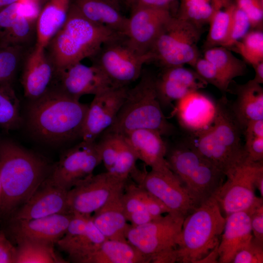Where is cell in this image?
Segmentation results:
<instances>
[{
  "label": "cell",
  "instance_id": "cell-17",
  "mask_svg": "<svg viewBox=\"0 0 263 263\" xmlns=\"http://www.w3.org/2000/svg\"><path fill=\"white\" fill-rule=\"evenodd\" d=\"M173 16L167 9L143 7L132 10L124 33L127 42L140 53H151L162 28Z\"/></svg>",
  "mask_w": 263,
  "mask_h": 263
},
{
  "label": "cell",
  "instance_id": "cell-1",
  "mask_svg": "<svg viewBox=\"0 0 263 263\" xmlns=\"http://www.w3.org/2000/svg\"><path fill=\"white\" fill-rule=\"evenodd\" d=\"M52 167L44 157L16 143H0V222L27 202L49 175Z\"/></svg>",
  "mask_w": 263,
  "mask_h": 263
},
{
  "label": "cell",
  "instance_id": "cell-51",
  "mask_svg": "<svg viewBox=\"0 0 263 263\" xmlns=\"http://www.w3.org/2000/svg\"><path fill=\"white\" fill-rule=\"evenodd\" d=\"M255 71V77L252 79L258 84L263 83V61L253 67Z\"/></svg>",
  "mask_w": 263,
  "mask_h": 263
},
{
  "label": "cell",
  "instance_id": "cell-36",
  "mask_svg": "<svg viewBox=\"0 0 263 263\" xmlns=\"http://www.w3.org/2000/svg\"><path fill=\"white\" fill-rule=\"evenodd\" d=\"M30 48L0 46V85H13L18 72L21 68L25 55Z\"/></svg>",
  "mask_w": 263,
  "mask_h": 263
},
{
  "label": "cell",
  "instance_id": "cell-20",
  "mask_svg": "<svg viewBox=\"0 0 263 263\" xmlns=\"http://www.w3.org/2000/svg\"><path fill=\"white\" fill-rule=\"evenodd\" d=\"M21 68L20 81L26 97L30 100L37 99L50 88L55 69L45 48L36 44L30 48Z\"/></svg>",
  "mask_w": 263,
  "mask_h": 263
},
{
  "label": "cell",
  "instance_id": "cell-46",
  "mask_svg": "<svg viewBox=\"0 0 263 263\" xmlns=\"http://www.w3.org/2000/svg\"><path fill=\"white\" fill-rule=\"evenodd\" d=\"M246 162H263V137L245 141L244 145Z\"/></svg>",
  "mask_w": 263,
  "mask_h": 263
},
{
  "label": "cell",
  "instance_id": "cell-49",
  "mask_svg": "<svg viewBox=\"0 0 263 263\" xmlns=\"http://www.w3.org/2000/svg\"><path fill=\"white\" fill-rule=\"evenodd\" d=\"M126 219L132 226H137L146 224L155 218L147 210L141 209L128 214Z\"/></svg>",
  "mask_w": 263,
  "mask_h": 263
},
{
  "label": "cell",
  "instance_id": "cell-57",
  "mask_svg": "<svg viewBox=\"0 0 263 263\" xmlns=\"http://www.w3.org/2000/svg\"><path fill=\"white\" fill-rule=\"evenodd\" d=\"M37 0L39 1L40 2L41 0Z\"/></svg>",
  "mask_w": 263,
  "mask_h": 263
},
{
  "label": "cell",
  "instance_id": "cell-54",
  "mask_svg": "<svg viewBox=\"0 0 263 263\" xmlns=\"http://www.w3.org/2000/svg\"><path fill=\"white\" fill-rule=\"evenodd\" d=\"M110 0L112 1L116 5L119 7V2L121 0Z\"/></svg>",
  "mask_w": 263,
  "mask_h": 263
},
{
  "label": "cell",
  "instance_id": "cell-40",
  "mask_svg": "<svg viewBox=\"0 0 263 263\" xmlns=\"http://www.w3.org/2000/svg\"><path fill=\"white\" fill-rule=\"evenodd\" d=\"M137 160L135 152L122 135L116 161L109 172L120 178L128 179V176L136 169L135 164Z\"/></svg>",
  "mask_w": 263,
  "mask_h": 263
},
{
  "label": "cell",
  "instance_id": "cell-56",
  "mask_svg": "<svg viewBox=\"0 0 263 263\" xmlns=\"http://www.w3.org/2000/svg\"><path fill=\"white\" fill-rule=\"evenodd\" d=\"M1 195H2V189H1V182H0V204L1 202Z\"/></svg>",
  "mask_w": 263,
  "mask_h": 263
},
{
  "label": "cell",
  "instance_id": "cell-27",
  "mask_svg": "<svg viewBox=\"0 0 263 263\" xmlns=\"http://www.w3.org/2000/svg\"><path fill=\"white\" fill-rule=\"evenodd\" d=\"M70 5V0H47L37 19L36 45L46 47L65 23Z\"/></svg>",
  "mask_w": 263,
  "mask_h": 263
},
{
  "label": "cell",
  "instance_id": "cell-22",
  "mask_svg": "<svg viewBox=\"0 0 263 263\" xmlns=\"http://www.w3.org/2000/svg\"><path fill=\"white\" fill-rule=\"evenodd\" d=\"M173 113L189 134L202 132L214 122L216 103L198 91L188 93L176 101Z\"/></svg>",
  "mask_w": 263,
  "mask_h": 263
},
{
  "label": "cell",
  "instance_id": "cell-31",
  "mask_svg": "<svg viewBox=\"0 0 263 263\" xmlns=\"http://www.w3.org/2000/svg\"><path fill=\"white\" fill-rule=\"evenodd\" d=\"M121 202L126 217L131 213L141 209L147 210L154 218L161 216L167 211L166 207L159 199L134 183L127 182Z\"/></svg>",
  "mask_w": 263,
  "mask_h": 263
},
{
  "label": "cell",
  "instance_id": "cell-14",
  "mask_svg": "<svg viewBox=\"0 0 263 263\" xmlns=\"http://www.w3.org/2000/svg\"><path fill=\"white\" fill-rule=\"evenodd\" d=\"M101 162L97 143L82 140L61 154L53 165L49 177L56 185L69 191L93 174Z\"/></svg>",
  "mask_w": 263,
  "mask_h": 263
},
{
  "label": "cell",
  "instance_id": "cell-35",
  "mask_svg": "<svg viewBox=\"0 0 263 263\" xmlns=\"http://www.w3.org/2000/svg\"><path fill=\"white\" fill-rule=\"evenodd\" d=\"M204 58L211 62L230 80L245 73V62L235 56L230 50L223 46L206 49Z\"/></svg>",
  "mask_w": 263,
  "mask_h": 263
},
{
  "label": "cell",
  "instance_id": "cell-7",
  "mask_svg": "<svg viewBox=\"0 0 263 263\" xmlns=\"http://www.w3.org/2000/svg\"><path fill=\"white\" fill-rule=\"evenodd\" d=\"M166 160L198 206L213 196L225 174L185 142L167 150Z\"/></svg>",
  "mask_w": 263,
  "mask_h": 263
},
{
  "label": "cell",
  "instance_id": "cell-12",
  "mask_svg": "<svg viewBox=\"0 0 263 263\" xmlns=\"http://www.w3.org/2000/svg\"><path fill=\"white\" fill-rule=\"evenodd\" d=\"M262 169L263 162L245 161L226 175V181L213 195L225 217L247 209L255 202L258 197L255 194V180Z\"/></svg>",
  "mask_w": 263,
  "mask_h": 263
},
{
  "label": "cell",
  "instance_id": "cell-30",
  "mask_svg": "<svg viewBox=\"0 0 263 263\" xmlns=\"http://www.w3.org/2000/svg\"><path fill=\"white\" fill-rule=\"evenodd\" d=\"M106 240L94 224L91 216L85 231L70 238H61L56 244L68 255L71 261L82 263L97 246Z\"/></svg>",
  "mask_w": 263,
  "mask_h": 263
},
{
  "label": "cell",
  "instance_id": "cell-38",
  "mask_svg": "<svg viewBox=\"0 0 263 263\" xmlns=\"http://www.w3.org/2000/svg\"><path fill=\"white\" fill-rule=\"evenodd\" d=\"M244 61L252 66L263 61V32L262 29L251 30L232 48Z\"/></svg>",
  "mask_w": 263,
  "mask_h": 263
},
{
  "label": "cell",
  "instance_id": "cell-32",
  "mask_svg": "<svg viewBox=\"0 0 263 263\" xmlns=\"http://www.w3.org/2000/svg\"><path fill=\"white\" fill-rule=\"evenodd\" d=\"M15 263H68L55 252L54 244L30 240L18 242Z\"/></svg>",
  "mask_w": 263,
  "mask_h": 263
},
{
  "label": "cell",
  "instance_id": "cell-3",
  "mask_svg": "<svg viewBox=\"0 0 263 263\" xmlns=\"http://www.w3.org/2000/svg\"><path fill=\"white\" fill-rule=\"evenodd\" d=\"M124 36L94 23L70 5L67 19L45 48L55 74L94 56L106 43Z\"/></svg>",
  "mask_w": 263,
  "mask_h": 263
},
{
  "label": "cell",
  "instance_id": "cell-26",
  "mask_svg": "<svg viewBox=\"0 0 263 263\" xmlns=\"http://www.w3.org/2000/svg\"><path fill=\"white\" fill-rule=\"evenodd\" d=\"M253 79L238 85L232 110L243 130L251 121L263 119V89Z\"/></svg>",
  "mask_w": 263,
  "mask_h": 263
},
{
  "label": "cell",
  "instance_id": "cell-48",
  "mask_svg": "<svg viewBox=\"0 0 263 263\" xmlns=\"http://www.w3.org/2000/svg\"><path fill=\"white\" fill-rule=\"evenodd\" d=\"M179 0H134L131 6L132 9L138 8L164 9L171 11V7Z\"/></svg>",
  "mask_w": 263,
  "mask_h": 263
},
{
  "label": "cell",
  "instance_id": "cell-44",
  "mask_svg": "<svg viewBox=\"0 0 263 263\" xmlns=\"http://www.w3.org/2000/svg\"><path fill=\"white\" fill-rule=\"evenodd\" d=\"M263 244L253 238L250 243L235 255L232 263H263Z\"/></svg>",
  "mask_w": 263,
  "mask_h": 263
},
{
  "label": "cell",
  "instance_id": "cell-47",
  "mask_svg": "<svg viewBox=\"0 0 263 263\" xmlns=\"http://www.w3.org/2000/svg\"><path fill=\"white\" fill-rule=\"evenodd\" d=\"M16 246L2 229L0 230V263H15Z\"/></svg>",
  "mask_w": 263,
  "mask_h": 263
},
{
  "label": "cell",
  "instance_id": "cell-39",
  "mask_svg": "<svg viewBox=\"0 0 263 263\" xmlns=\"http://www.w3.org/2000/svg\"><path fill=\"white\" fill-rule=\"evenodd\" d=\"M193 67L207 84H211L222 92L227 91L231 80L211 62L200 57Z\"/></svg>",
  "mask_w": 263,
  "mask_h": 263
},
{
  "label": "cell",
  "instance_id": "cell-4",
  "mask_svg": "<svg viewBox=\"0 0 263 263\" xmlns=\"http://www.w3.org/2000/svg\"><path fill=\"white\" fill-rule=\"evenodd\" d=\"M243 128L225 98L216 103L212 125L200 132L189 134L185 143L226 175L246 161L242 144Z\"/></svg>",
  "mask_w": 263,
  "mask_h": 263
},
{
  "label": "cell",
  "instance_id": "cell-13",
  "mask_svg": "<svg viewBox=\"0 0 263 263\" xmlns=\"http://www.w3.org/2000/svg\"><path fill=\"white\" fill-rule=\"evenodd\" d=\"M131 175L136 184L162 202L170 212L186 217L198 207L171 170L147 171L136 169Z\"/></svg>",
  "mask_w": 263,
  "mask_h": 263
},
{
  "label": "cell",
  "instance_id": "cell-34",
  "mask_svg": "<svg viewBox=\"0 0 263 263\" xmlns=\"http://www.w3.org/2000/svg\"><path fill=\"white\" fill-rule=\"evenodd\" d=\"M226 0H179L177 18L202 28Z\"/></svg>",
  "mask_w": 263,
  "mask_h": 263
},
{
  "label": "cell",
  "instance_id": "cell-28",
  "mask_svg": "<svg viewBox=\"0 0 263 263\" xmlns=\"http://www.w3.org/2000/svg\"><path fill=\"white\" fill-rule=\"evenodd\" d=\"M150 259L127 241L106 240L82 263H149Z\"/></svg>",
  "mask_w": 263,
  "mask_h": 263
},
{
  "label": "cell",
  "instance_id": "cell-6",
  "mask_svg": "<svg viewBox=\"0 0 263 263\" xmlns=\"http://www.w3.org/2000/svg\"><path fill=\"white\" fill-rule=\"evenodd\" d=\"M138 83L128 89L117 115L106 132L123 135L138 129L154 131L168 135L174 127L167 120L161 108L155 86V77L142 73Z\"/></svg>",
  "mask_w": 263,
  "mask_h": 263
},
{
  "label": "cell",
  "instance_id": "cell-52",
  "mask_svg": "<svg viewBox=\"0 0 263 263\" xmlns=\"http://www.w3.org/2000/svg\"><path fill=\"white\" fill-rule=\"evenodd\" d=\"M255 186L259 191L261 197H263V169L257 173L255 180Z\"/></svg>",
  "mask_w": 263,
  "mask_h": 263
},
{
  "label": "cell",
  "instance_id": "cell-18",
  "mask_svg": "<svg viewBox=\"0 0 263 263\" xmlns=\"http://www.w3.org/2000/svg\"><path fill=\"white\" fill-rule=\"evenodd\" d=\"M54 80L57 83L56 88L77 99L115 86L98 66L94 64L87 66L81 62L56 73Z\"/></svg>",
  "mask_w": 263,
  "mask_h": 263
},
{
  "label": "cell",
  "instance_id": "cell-16",
  "mask_svg": "<svg viewBox=\"0 0 263 263\" xmlns=\"http://www.w3.org/2000/svg\"><path fill=\"white\" fill-rule=\"evenodd\" d=\"M128 88L113 86L94 95L89 105L81 139L94 142L114 121L125 100Z\"/></svg>",
  "mask_w": 263,
  "mask_h": 263
},
{
  "label": "cell",
  "instance_id": "cell-15",
  "mask_svg": "<svg viewBox=\"0 0 263 263\" xmlns=\"http://www.w3.org/2000/svg\"><path fill=\"white\" fill-rule=\"evenodd\" d=\"M73 215L60 213L29 220H8L2 223V230L16 244L30 240L54 245L64 235Z\"/></svg>",
  "mask_w": 263,
  "mask_h": 263
},
{
  "label": "cell",
  "instance_id": "cell-10",
  "mask_svg": "<svg viewBox=\"0 0 263 263\" xmlns=\"http://www.w3.org/2000/svg\"><path fill=\"white\" fill-rule=\"evenodd\" d=\"M91 59L117 86H126L137 80L144 65L154 60L151 53L138 52L128 44L124 36L104 44Z\"/></svg>",
  "mask_w": 263,
  "mask_h": 263
},
{
  "label": "cell",
  "instance_id": "cell-41",
  "mask_svg": "<svg viewBox=\"0 0 263 263\" xmlns=\"http://www.w3.org/2000/svg\"><path fill=\"white\" fill-rule=\"evenodd\" d=\"M252 28L248 16L235 5L228 35L222 46L228 49L232 48Z\"/></svg>",
  "mask_w": 263,
  "mask_h": 263
},
{
  "label": "cell",
  "instance_id": "cell-8",
  "mask_svg": "<svg viewBox=\"0 0 263 263\" xmlns=\"http://www.w3.org/2000/svg\"><path fill=\"white\" fill-rule=\"evenodd\" d=\"M185 218L169 212L142 225H130L126 232V239L148 257L150 263H175L176 240Z\"/></svg>",
  "mask_w": 263,
  "mask_h": 263
},
{
  "label": "cell",
  "instance_id": "cell-42",
  "mask_svg": "<svg viewBox=\"0 0 263 263\" xmlns=\"http://www.w3.org/2000/svg\"><path fill=\"white\" fill-rule=\"evenodd\" d=\"M122 139V135L106 132L104 138L97 143L102 162L107 171H110L116 161Z\"/></svg>",
  "mask_w": 263,
  "mask_h": 263
},
{
  "label": "cell",
  "instance_id": "cell-24",
  "mask_svg": "<svg viewBox=\"0 0 263 263\" xmlns=\"http://www.w3.org/2000/svg\"><path fill=\"white\" fill-rule=\"evenodd\" d=\"M122 135L138 159L150 167L151 169L170 170L166 159L168 148L158 132L149 129H138Z\"/></svg>",
  "mask_w": 263,
  "mask_h": 263
},
{
  "label": "cell",
  "instance_id": "cell-50",
  "mask_svg": "<svg viewBox=\"0 0 263 263\" xmlns=\"http://www.w3.org/2000/svg\"><path fill=\"white\" fill-rule=\"evenodd\" d=\"M244 130L245 141L263 137V119L250 121Z\"/></svg>",
  "mask_w": 263,
  "mask_h": 263
},
{
  "label": "cell",
  "instance_id": "cell-43",
  "mask_svg": "<svg viewBox=\"0 0 263 263\" xmlns=\"http://www.w3.org/2000/svg\"><path fill=\"white\" fill-rule=\"evenodd\" d=\"M248 16L254 29H262L263 0H233Z\"/></svg>",
  "mask_w": 263,
  "mask_h": 263
},
{
  "label": "cell",
  "instance_id": "cell-25",
  "mask_svg": "<svg viewBox=\"0 0 263 263\" xmlns=\"http://www.w3.org/2000/svg\"><path fill=\"white\" fill-rule=\"evenodd\" d=\"M70 5L89 20L124 36L128 18L110 0H70Z\"/></svg>",
  "mask_w": 263,
  "mask_h": 263
},
{
  "label": "cell",
  "instance_id": "cell-19",
  "mask_svg": "<svg viewBox=\"0 0 263 263\" xmlns=\"http://www.w3.org/2000/svg\"><path fill=\"white\" fill-rule=\"evenodd\" d=\"M68 191L56 185L48 176L38 186L27 202L14 211L6 221L29 220L56 214L70 213L68 206Z\"/></svg>",
  "mask_w": 263,
  "mask_h": 263
},
{
  "label": "cell",
  "instance_id": "cell-2",
  "mask_svg": "<svg viewBox=\"0 0 263 263\" xmlns=\"http://www.w3.org/2000/svg\"><path fill=\"white\" fill-rule=\"evenodd\" d=\"M89 105L56 88L31 100L28 109L29 129L38 139L58 144L81 137Z\"/></svg>",
  "mask_w": 263,
  "mask_h": 263
},
{
  "label": "cell",
  "instance_id": "cell-53",
  "mask_svg": "<svg viewBox=\"0 0 263 263\" xmlns=\"http://www.w3.org/2000/svg\"><path fill=\"white\" fill-rule=\"evenodd\" d=\"M19 0H0V11Z\"/></svg>",
  "mask_w": 263,
  "mask_h": 263
},
{
  "label": "cell",
  "instance_id": "cell-37",
  "mask_svg": "<svg viewBox=\"0 0 263 263\" xmlns=\"http://www.w3.org/2000/svg\"><path fill=\"white\" fill-rule=\"evenodd\" d=\"M19 101L13 85H0V126L7 130L19 127Z\"/></svg>",
  "mask_w": 263,
  "mask_h": 263
},
{
  "label": "cell",
  "instance_id": "cell-21",
  "mask_svg": "<svg viewBox=\"0 0 263 263\" xmlns=\"http://www.w3.org/2000/svg\"><path fill=\"white\" fill-rule=\"evenodd\" d=\"M207 83L195 71L184 66L165 67L155 78L157 96L162 106L170 105L188 93L205 88Z\"/></svg>",
  "mask_w": 263,
  "mask_h": 263
},
{
  "label": "cell",
  "instance_id": "cell-45",
  "mask_svg": "<svg viewBox=\"0 0 263 263\" xmlns=\"http://www.w3.org/2000/svg\"><path fill=\"white\" fill-rule=\"evenodd\" d=\"M250 223L253 239L263 244V199L261 197L251 207Z\"/></svg>",
  "mask_w": 263,
  "mask_h": 263
},
{
  "label": "cell",
  "instance_id": "cell-11",
  "mask_svg": "<svg viewBox=\"0 0 263 263\" xmlns=\"http://www.w3.org/2000/svg\"><path fill=\"white\" fill-rule=\"evenodd\" d=\"M127 180L118 177L108 171L92 174L68 191L69 212L92 215L121 196Z\"/></svg>",
  "mask_w": 263,
  "mask_h": 263
},
{
  "label": "cell",
  "instance_id": "cell-33",
  "mask_svg": "<svg viewBox=\"0 0 263 263\" xmlns=\"http://www.w3.org/2000/svg\"><path fill=\"white\" fill-rule=\"evenodd\" d=\"M235 7L233 0H226L214 13L208 23L205 50L223 45L228 35Z\"/></svg>",
  "mask_w": 263,
  "mask_h": 263
},
{
  "label": "cell",
  "instance_id": "cell-9",
  "mask_svg": "<svg viewBox=\"0 0 263 263\" xmlns=\"http://www.w3.org/2000/svg\"><path fill=\"white\" fill-rule=\"evenodd\" d=\"M201 29L173 16L165 24L151 49L154 60L164 68L185 64L193 67L200 57L197 43Z\"/></svg>",
  "mask_w": 263,
  "mask_h": 263
},
{
  "label": "cell",
  "instance_id": "cell-23",
  "mask_svg": "<svg viewBox=\"0 0 263 263\" xmlns=\"http://www.w3.org/2000/svg\"><path fill=\"white\" fill-rule=\"evenodd\" d=\"M250 213L251 207L225 217L217 249L218 263H232L235 254L252 240Z\"/></svg>",
  "mask_w": 263,
  "mask_h": 263
},
{
  "label": "cell",
  "instance_id": "cell-5",
  "mask_svg": "<svg viewBox=\"0 0 263 263\" xmlns=\"http://www.w3.org/2000/svg\"><path fill=\"white\" fill-rule=\"evenodd\" d=\"M225 220L213 196L188 215L176 240V262L200 263L218 247Z\"/></svg>",
  "mask_w": 263,
  "mask_h": 263
},
{
  "label": "cell",
  "instance_id": "cell-29",
  "mask_svg": "<svg viewBox=\"0 0 263 263\" xmlns=\"http://www.w3.org/2000/svg\"><path fill=\"white\" fill-rule=\"evenodd\" d=\"M122 195L91 215L95 225L108 240L127 241L126 232L130 225L122 206Z\"/></svg>",
  "mask_w": 263,
  "mask_h": 263
},
{
  "label": "cell",
  "instance_id": "cell-55",
  "mask_svg": "<svg viewBox=\"0 0 263 263\" xmlns=\"http://www.w3.org/2000/svg\"><path fill=\"white\" fill-rule=\"evenodd\" d=\"M134 0H125L126 3L130 6H131Z\"/></svg>",
  "mask_w": 263,
  "mask_h": 263
}]
</instances>
